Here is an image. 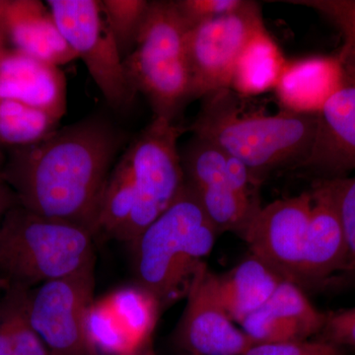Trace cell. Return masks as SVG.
I'll use <instances>...</instances> for the list:
<instances>
[{"instance_id":"cell-8","label":"cell","mask_w":355,"mask_h":355,"mask_svg":"<svg viewBox=\"0 0 355 355\" xmlns=\"http://www.w3.org/2000/svg\"><path fill=\"white\" fill-rule=\"evenodd\" d=\"M95 263L80 272L25 291V308L34 330L51 355H99L87 333L94 301Z\"/></svg>"},{"instance_id":"cell-9","label":"cell","mask_w":355,"mask_h":355,"mask_svg":"<svg viewBox=\"0 0 355 355\" xmlns=\"http://www.w3.org/2000/svg\"><path fill=\"white\" fill-rule=\"evenodd\" d=\"M265 29L260 6L247 0L234 12L191 28L187 38L190 101L231 89L238 58L250 40Z\"/></svg>"},{"instance_id":"cell-25","label":"cell","mask_w":355,"mask_h":355,"mask_svg":"<svg viewBox=\"0 0 355 355\" xmlns=\"http://www.w3.org/2000/svg\"><path fill=\"white\" fill-rule=\"evenodd\" d=\"M240 326L254 345L297 342L309 338L300 324L275 314L265 306L245 318Z\"/></svg>"},{"instance_id":"cell-16","label":"cell","mask_w":355,"mask_h":355,"mask_svg":"<svg viewBox=\"0 0 355 355\" xmlns=\"http://www.w3.org/2000/svg\"><path fill=\"white\" fill-rule=\"evenodd\" d=\"M0 33L9 48L49 64L77 60L50 8L38 0H0Z\"/></svg>"},{"instance_id":"cell-2","label":"cell","mask_w":355,"mask_h":355,"mask_svg":"<svg viewBox=\"0 0 355 355\" xmlns=\"http://www.w3.org/2000/svg\"><path fill=\"white\" fill-rule=\"evenodd\" d=\"M318 114L284 111L277 114L245 113L232 89L202 98L188 130L237 158L261 184L270 172L298 169L309 158L318 132Z\"/></svg>"},{"instance_id":"cell-11","label":"cell","mask_w":355,"mask_h":355,"mask_svg":"<svg viewBox=\"0 0 355 355\" xmlns=\"http://www.w3.org/2000/svg\"><path fill=\"white\" fill-rule=\"evenodd\" d=\"M312 203L311 191L275 200L261 207L241 233L252 256L297 284Z\"/></svg>"},{"instance_id":"cell-17","label":"cell","mask_w":355,"mask_h":355,"mask_svg":"<svg viewBox=\"0 0 355 355\" xmlns=\"http://www.w3.org/2000/svg\"><path fill=\"white\" fill-rule=\"evenodd\" d=\"M345 78L340 55H315L289 60L284 65L275 91L284 111L319 114Z\"/></svg>"},{"instance_id":"cell-3","label":"cell","mask_w":355,"mask_h":355,"mask_svg":"<svg viewBox=\"0 0 355 355\" xmlns=\"http://www.w3.org/2000/svg\"><path fill=\"white\" fill-rule=\"evenodd\" d=\"M218 235L184 183L171 207L130 243L137 284L157 299L161 310L186 298Z\"/></svg>"},{"instance_id":"cell-12","label":"cell","mask_w":355,"mask_h":355,"mask_svg":"<svg viewBox=\"0 0 355 355\" xmlns=\"http://www.w3.org/2000/svg\"><path fill=\"white\" fill-rule=\"evenodd\" d=\"M175 342L193 355H244L254 343L234 326L214 286V272L203 266L193 279Z\"/></svg>"},{"instance_id":"cell-18","label":"cell","mask_w":355,"mask_h":355,"mask_svg":"<svg viewBox=\"0 0 355 355\" xmlns=\"http://www.w3.org/2000/svg\"><path fill=\"white\" fill-rule=\"evenodd\" d=\"M286 279L260 259L252 256L223 275L214 273L217 299L234 323L261 309Z\"/></svg>"},{"instance_id":"cell-20","label":"cell","mask_w":355,"mask_h":355,"mask_svg":"<svg viewBox=\"0 0 355 355\" xmlns=\"http://www.w3.org/2000/svg\"><path fill=\"white\" fill-rule=\"evenodd\" d=\"M286 64L282 51L266 29L250 40L236 62L231 89L253 96L275 89Z\"/></svg>"},{"instance_id":"cell-21","label":"cell","mask_w":355,"mask_h":355,"mask_svg":"<svg viewBox=\"0 0 355 355\" xmlns=\"http://www.w3.org/2000/svg\"><path fill=\"white\" fill-rule=\"evenodd\" d=\"M60 120L41 110L0 99V146H31L58 130Z\"/></svg>"},{"instance_id":"cell-22","label":"cell","mask_w":355,"mask_h":355,"mask_svg":"<svg viewBox=\"0 0 355 355\" xmlns=\"http://www.w3.org/2000/svg\"><path fill=\"white\" fill-rule=\"evenodd\" d=\"M24 289H6L0 301V324L6 331L12 355H51L33 328L25 308Z\"/></svg>"},{"instance_id":"cell-6","label":"cell","mask_w":355,"mask_h":355,"mask_svg":"<svg viewBox=\"0 0 355 355\" xmlns=\"http://www.w3.org/2000/svg\"><path fill=\"white\" fill-rule=\"evenodd\" d=\"M184 130L175 121L154 118L121 154L132 178L135 207L119 241H135L183 190L178 139Z\"/></svg>"},{"instance_id":"cell-14","label":"cell","mask_w":355,"mask_h":355,"mask_svg":"<svg viewBox=\"0 0 355 355\" xmlns=\"http://www.w3.org/2000/svg\"><path fill=\"white\" fill-rule=\"evenodd\" d=\"M338 179L315 184L300 282L320 284L342 275L347 263V237L338 209Z\"/></svg>"},{"instance_id":"cell-5","label":"cell","mask_w":355,"mask_h":355,"mask_svg":"<svg viewBox=\"0 0 355 355\" xmlns=\"http://www.w3.org/2000/svg\"><path fill=\"white\" fill-rule=\"evenodd\" d=\"M190 26L175 1L149 3L135 51L125 60L135 92L147 98L155 116L175 121L190 102L191 76L187 58Z\"/></svg>"},{"instance_id":"cell-34","label":"cell","mask_w":355,"mask_h":355,"mask_svg":"<svg viewBox=\"0 0 355 355\" xmlns=\"http://www.w3.org/2000/svg\"><path fill=\"white\" fill-rule=\"evenodd\" d=\"M4 161H6V157H4L3 153H2L1 149H0V176H1V170L4 165Z\"/></svg>"},{"instance_id":"cell-30","label":"cell","mask_w":355,"mask_h":355,"mask_svg":"<svg viewBox=\"0 0 355 355\" xmlns=\"http://www.w3.org/2000/svg\"><path fill=\"white\" fill-rule=\"evenodd\" d=\"M324 340L338 347L355 349V307L327 314L322 331Z\"/></svg>"},{"instance_id":"cell-29","label":"cell","mask_w":355,"mask_h":355,"mask_svg":"<svg viewBox=\"0 0 355 355\" xmlns=\"http://www.w3.org/2000/svg\"><path fill=\"white\" fill-rule=\"evenodd\" d=\"M342 347L324 338L253 345L244 355H343Z\"/></svg>"},{"instance_id":"cell-31","label":"cell","mask_w":355,"mask_h":355,"mask_svg":"<svg viewBox=\"0 0 355 355\" xmlns=\"http://www.w3.org/2000/svg\"><path fill=\"white\" fill-rule=\"evenodd\" d=\"M16 205H18V200L15 193L0 176V227L7 212Z\"/></svg>"},{"instance_id":"cell-32","label":"cell","mask_w":355,"mask_h":355,"mask_svg":"<svg viewBox=\"0 0 355 355\" xmlns=\"http://www.w3.org/2000/svg\"><path fill=\"white\" fill-rule=\"evenodd\" d=\"M0 355H12L8 338L1 324H0Z\"/></svg>"},{"instance_id":"cell-36","label":"cell","mask_w":355,"mask_h":355,"mask_svg":"<svg viewBox=\"0 0 355 355\" xmlns=\"http://www.w3.org/2000/svg\"><path fill=\"white\" fill-rule=\"evenodd\" d=\"M184 355H193V354H184Z\"/></svg>"},{"instance_id":"cell-4","label":"cell","mask_w":355,"mask_h":355,"mask_svg":"<svg viewBox=\"0 0 355 355\" xmlns=\"http://www.w3.org/2000/svg\"><path fill=\"white\" fill-rule=\"evenodd\" d=\"M93 238L83 226L14 205L0 227V282L29 291L80 272L95 263Z\"/></svg>"},{"instance_id":"cell-10","label":"cell","mask_w":355,"mask_h":355,"mask_svg":"<svg viewBox=\"0 0 355 355\" xmlns=\"http://www.w3.org/2000/svg\"><path fill=\"white\" fill-rule=\"evenodd\" d=\"M181 153L184 183L190 187L219 234H241L260 209L254 196L237 188L229 174L227 154L207 140L191 137Z\"/></svg>"},{"instance_id":"cell-24","label":"cell","mask_w":355,"mask_h":355,"mask_svg":"<svg viewBox=\"0 0 355 355\" xmlns=\"http://www.w3.org/2000/svg\"><path fill=\"white\" fill-rule=\"evenodd\" d=\"M266 308L302 327L307 336L321 334L327 314L320 312L295 282L284 279L275 289Z\"/></svg>"},{"instance_id":"cell-7","label":"cell","mask_w":355,"mask_h":355,"mask_svg":"<svg viewBox=\"0 0 355 355\" xmlns=\"http://www.w3.org/2000/svg\"><path fill=\"white\" fill-rule=\"evenodd\" d=\"M46 3L65 41L86 65L109 106L116 112L132 108L137 93L128 80L99 0H49Z\"/></svg>"},{"instance_id":"cell-33","label":"cell","mask_w":355,"mask_h":355,"mask_svg":"<svg viewBox=\"0 0 355 355\" xmlns=\"http://www.w3.org/2000/svg\"><path fill=\"white\" fill-rule=\"evenodd\" d=\"M130 355H156L155 352H153V349H151V345H149L148 347H144V349L139 350V352H135V354H132Z\"/></svg>"},{"instance_id":"cell-35","label":"cell","mask_w":355,"mask_h":355,"mask_svg":"<svg viewBox=\"0 0 355 355\" xmlns=\"http://www.w3.org/2000/svg\"><path fill=\"white\" fill-rule=\"evenodd\" d=\"M6 46V41H4L3 37H2L1 33H0V50Z\"/></svg>"},{"instance_id":"cell-23","label":"cell","mask_w":355,"mask_h":355,"mask_svg":"<svg viewBox=\"0 0 355 355\" xmlns=\"http://www.w3.org/2000/svg\"><path fill=\"white\" fill-rule=\"evenodd\" d=\"M103 16L108 24L121 58L135 51L142 23L150 1L147 0H99Z\"/></svg>"},{"instance_id":"cell-1","label":"cell","mask_w":355,"mask_h":355,"mask_svg":"<svg viewBox=\"0 0 355 355\" xmlns=\"http://www.w3.org/2000/svg\"><path fill=\"white\" fill-rule=\"evenodd\" d=\"M123 144L111 121L88 116L37 144L10 148L2 179L21 207L96 235L105 187Z\"/></svg>"},{"instance_id":"cell-28","label":"cell","mask_w":355,"mask_h":355,"mask_svg":"<svg viewBox=\"0 0 355 355\" xmlns=\"http://www.w3.org/2000/svg\"><path fill=\"white\" fill-rule=\"evenodd\" d=\"M246 0H175L178 10L190 28L234 12Z\"/></svg>"},{"instance_id":"cell-27","label":"cell","mask_w":355,"mask_h":355,"mask_svg":"<svg viewBox=\"0 0 355 355\" xmlns=\"http://www.w3.org/2000/svg\"><path fill=\"white\" fill-rule=\"evenodd\" d=\"M338 209L349 250L347 266L340 275L355 279V177L338 179Z\"/></svg>"},{"instance_id":"cell-15","label":"cell","mask_w":355,"mask_h":355,"mask_svg":"<svg viewBox=\"0 0 355 355\" xmlns=\"http://www.w3.org/2000/svg\"><path fill=\"white\" fill-rule=\"evenodd\" d=\"M67 94L60 67L7 46L0 50V99L41 110L60 121L67 113Z\"/></svg>"},{"instance_id":"cell-13","label":"cell","mask_w":355,"mask_h":355,"mask_svg":"<svg viewBox=\"0 0 355 355\" xmlns=\"http://www.w3.org/2000/svg\"><path fill=\"white\" fill-rule=\"evenodd\" d=\"M343 64L342 86L318 114L314 147L309 158L298 168L324 179L343 178L355 170V67Z\"/></svg>"},{"instance_id":"cell-26","label":"cell","mask_w":355,"mask_h":355,"mask_svg":"<svg viewBox=\"0 0 355 355\" xmlns=\"http://www.w3.org/2000/svg\"><path fill=\"white\" fill-rule=\"evenodd\" d=\"M286 2L309 7L330 20L343 36L340 58L345 64L355 67V0H288Z\"/></svg>"},{"instance_id":"cell-19","label":"cell","mask_w":355,"mask_h":355,"mask_svg":"<svg viewBox=\"0 0 355 355\" xmlns=\"http://www.w3.org/2000/svg\"><path fill=\"white\" fill-rule=\"evenodd\" d=\"M104 299L130 352L148 347L161 312L157 299L139 284L116 289Z\"/></svg>"}]
</instances>
